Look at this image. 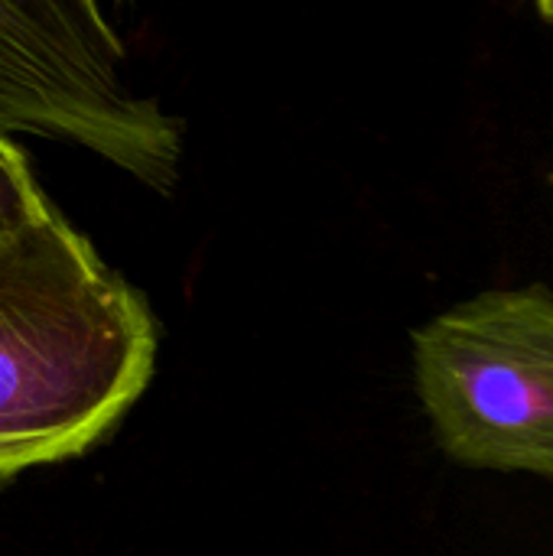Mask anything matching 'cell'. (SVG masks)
Listing matches in <instances>:
<instances>
[{
	"label": "cell",
	"mask_w": 553,
	"mask_h": 556,
	"mask_svg": "<svg viewBox=\"0 0 553 556\" xmlns=\"http://www.w3.org/2000/svg\"><path fill=\"white\" fill-rule=\"evenodd\" d=\"M437 450L476 472L553 482V287H489L411 332Z\"/></svg>",
	"instance_id": "obj_2"
},
{
	"label": "cell",
	"mask_w": 553,
	"mask_h": 556,
	"mask_svg": "<svg viewBox=\"0 0 553 556\" xmlns=\"http://www.w3.org/2000/svg\"><path fill=\"white\" fill-rule=\"evenodd\" d=\"M49 208L52 202L39 189L26 153L0 134V244L16 238Z\"/></svg>",
	"instance_id": "obj_4"
},
{
	"label": "cell",
	"mask_w": 553,
	"mask_h": 556,
	"mask_svg": "<svg viewBox=\"0 0 553 556\" xmlns=\"http://www.w3.org/2000/svg\"><path fill=\"white\" fill-rule=\"evenodd\" d=\"M29 130L98 153L150 189L179 179L183 127L124 75L95 3H0V134Z\"/></svg>",
	"instance_id": "obj_3"
},
{
	"label": "cell",
	"mask_w": 553,
	"mask_h": 556,
	"mask_svg": "<svg viewBox=\"0 0 553 556\" xmlns=\"http://www.w3.org/2000/svg\"><path fill=\"white\" fill-rule=\"evenodd\" d=\"M153 365L147 300L55 205L0 244V482L88 453Z\"/></svg>",
	"instance_id": "obj_1"
}]
</instances>
